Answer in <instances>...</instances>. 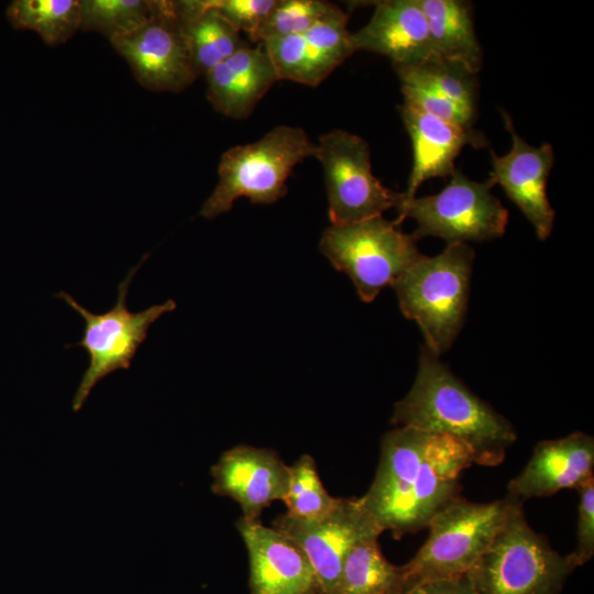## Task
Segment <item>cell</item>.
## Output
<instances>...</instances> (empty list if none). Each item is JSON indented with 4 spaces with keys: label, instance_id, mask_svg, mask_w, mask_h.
I'll use <instances>...</instances> for the list:
<instances>
[{
    "label": "cell",
    "instance_id": "ffe728a7",
    "mask_svg": "<svg viewBox=\"0 0 594 594\" xmlns=\"http://www.w3.org/2000/svg\"><path fill=\"white\" fill-rule=\"evenodd\" d=\"M207 98L216 111L245 119L268 89L279 80L262 44L248 45L206 74Z\"/></svg>",
    "mask_w": 594,
    "mask_h": 594
},
{
    "label": "cell",
    "instance_id": "603a6c76",
    "mask_svg": "<svg viewBox=\"0 0 594 594\" xmlns=\"http://www.w3.org/2000/svg\"><path fill=\"white\" fill-rule=\"evenodd\" d=\"M378 538L366 539L348 554L331 594H405L407 583L402 565L382 553Z\"/></svg>",
    "mask_w": 594,
    "mask_h": 594
},
{
    "label": "cell",
    "instance_id": "d4e9b609",
    "mask_svg": "<svg viewBox=\"0 0 594 594\" xmlns=\"http://www.w3.org/2000/svg\"><path fill=\"white\" fill-rule=\"evenodd\" d=\"M155 4L150 0L80 1V30L101 33L109 41L131 34L150 20Z\"/></svg>",
    "mask_w": 594,
    "mask_h": 594
},
{
    "label": "cell",
    "instance_id": "cb8c5ba5",
    "mask_svg": "<svg viewBox=\"0 0 594 594\" xmlns=\"http://www.w3.org/2000/svg\"><path fill=\"white\" fill-rule=\"evenodd\" d=\"M6 15L15 30L34 31L47 45L67 42L81 22L78 0H15Z\"/></svg>",
    "mask_w": 594,
    "mask_h": 594
},
{
    "label": "cell",
    "instance_id": "f546056e",
    "mask_svg": "<svg viewBox=\"0 0 594 594\" xmlns=\"http://www.w3.org/2000/svg\"><path fill=\"white\" fill-rule=\"evenodd\" d=\"M206 6L221 14L240 33L256 43L257 34L276 0H204Z\"/></svg>",
    "mask_w": 594,
    "mask_h": 594
},
{
    "label": "cell",
    "instance_id": "7a4b0ae2",
    "mask_svg": "<svg viewBox=\"0 0 594 594\" xmlns=\"http://www.w3.org/2000/svg\"><path fill=\"white\" fill-rule=\"evenodd\" d=\"M392 422L452 437L480 465L499 464L517 435L512 424L474 395L439 356L421 348L416 380L395 404Z\"/></svg>",
    "mask_w": 594,
    "mask_h": 594
},
{
    "label": "cell",
    "instance_id": "7402d4cb",
    "mask_svg": "<svg viewBox=\"0 0 594 594\" xmlns=\"http://www.w3.org/2000/svg\"><path fill=\"white\" fill-rule=\"evenodd\" d=\"M189 41L198 76L250 45L241 33L204 0L174 1Z\"/></svg>",
    "mask_w": 594,
    "mask_h": 594
},
{
    "label": "cell",
    "instance_id": "5bb4252c",
    "mask_svg": "<svg viewBox=\"0 0 594 594\" xmlns=\"http://www.w3.org/2000/svg\"><path fill=\"white\" fill-rule=\"evenodd\" d=\"M235 527L249 556L251 594H322L309 559L293 539L260 520L241 517Z\"/></svg>",
    "mask_w": 594,
    "mask_h": 594
},
{
    "label": "cell",
    "instance_id": "e0dca14e",
    "mask_svg": "<svg viewBox=\"0 0 594 594\" xmlns=\"http://www.w3.org/2000/svg\"><path fill=\"white\" fill-rule=\"evenodd\" d=\"M402 120L413 148V167L403 198L416 197L426 180L449 177L455 172L454 162L465 146L482 148L486 136L473 127L457 125L420 112L405 103L399 107Z\"/></svg>",
    "mask_w": 594,
    "mask_h": 594
},
{
    "label": "cell",
    "instance_id": "4316f807",
    "mask_svg": "<svg viewBox=\"0 0 594 594\" xmlns=\"http://www.w3.org/2000/svg\"><path fill=\"white\" fill-rule=\"evenodd\" d=\"M338 498L331 496L320 480L316 462L309 454L289 465V484L285 513L298 520H311L330 512Z\"/></svg>",
    "mask_w": 594,
    "mask_h": 594
},
{
    "label": "cell",
    "instance_id": "f1b7e54d",
    "mask_svg": "<svg viewBox=\"0 0 594 594\" xmlns=\"http://www.w3.org/2000/svg\"><path fill=\"white\" fill-rule=\"evenodd\" d=\"M402 87L405 105L437 119L461 125L473 127L475 117L447 100L421 82L405 67H394Z\"/></svg>",
    "mask_w": 594,
    "mask_h": 594
},
{
    "label": "cell",
    "instance_id": "ba28073f",
    "mask_svg": "<svg viewBox=\"0 0 594 594\" xmlns=\"http://www.w3.org/2000/svg\"><path fill=\"white\" fill-rule=\"evenodd\" d=\"M417 241L381 216L328 227L320 250L338 271L349 275L360 298L370 302L420 257Z\"/></svg>",
    "mask_w": 594,
    "mask_h": 594
},
{
    "label": "cell",
    "instance_id": "d6986e66",
    "mask_svg": "<svg viewBox=\"0 0 594 594\" xmlns=\"http://www.w3.org/2000/svg\"><path fill=\"white\" fill-rule=\"evenodd\" d=\"M356 51L388 57L394 67L414 65L433 55L427 21L417 0L375 2L370 21L351 33Z\"/></svg>",
    "mask_w": 594,
    "mask_h": 594
},
{
    "label": "cell",
    "instance_id": "30bf717a",
    "mask_svg": "<svg viewBox=\"0 0 594 594\" xmlns=\"http://www.w3.org/2000/svg\"><path fill=\"white\" fill-rule=\"evenodd\" d=\"M315 157L322 166L331 226L356 223L396 208L402 193L373 175L365 140L336 129L319 136Z\"/></svg>",
    "mask_w": 594,
    "mask_h": 594
},
{
    "label": "cell",
    "instance_id": "2e32d148",
    "mask_svg": "<svg viewBox=\"0 0 594 594\" xmlns=\"http://www.w3.org/2000/svg\"><path fill=\"white\" fill-rule=\"evenodd\" d=\"M348 20L349 15L338 8L301 34L260 44L268 53L279 80L315 87L354 53Z\"/></svg>",
    "mask_w": 594,
    "mask_h": 594
},
{
    "label": "cell",
    "instance_id": "44dd1931",
    "mask_svg": "<svg viewBox=\"0 0 594 594\" xmlns=\"http://www.w3.org/2000/svg\"><path fill=\"white\" fill-rule=\"evenodd\" d=\"M425 14L433 55L477 74L483 52L473 22L472 3L464 0H417Z\"/></svg>",
    "mask_w": 594,
    "mask_h": 594
},
{
    "label": "cell",
    "instance_id": "5b68a950",
    "mask_svg": "<svg viewBox=\"0 0 594 594\" xmlns=\"http://www.w3.org/2000/svg\"><path fill=\"white\" fill-rule=\"evenodd\" d=\"M521 501L508 495L491 503L460 496L429 521V536L415 557L402 565L407 591L415 585L468 574L491 547Z\"/></svg>",
    "mask_w": 594,
    "mask_h": 594
},
{
    "label": "cell",
    "instance_id": "9c48e42d",
    "mask_svg": "<svg viewBox=\"0 0 594 594\" xmlns=\"http://www.w3.org/2000/svg\"><path fill=\"white\" fill-rule=\"evenodd\" d=\"M492 179L472 180L461 170L450 176L449 184L438 194L405 200L398 206V226L406 218L416 221L411 233L417 240L438 237L448 244L486 241L505 233L508 211L492 194Z\"/></svg>",
    "mask_w": 594,
    "mask_h": 594
},
{
    "label": "cell",
    "instance_id": "1f68e13d",
    "mask_svg": "<svg viewBox=\"0 0 594 594\" xmlns=\"http://www.w3.org/2000/svg\"><path fill=\"white\" fill-rule=\"evenodd\" d=\"M405 594H476L468 574L425 582L415 585Z\"/></svg>",
    "mask_w": 594,
    "mask_h": 594
},
{
    "label": "cell",
    "instance_id": "9a60e30c",
    "mask_svg": "<svg viewBox=\"0 0 594 594\" xmlns=\"http://www.w3.org/2000/svg\"><path fill=\"white\" fill-rule=\"evenodd\" d=\"M211 491L235 501L242 518L260 520L275 501H284L289 484V465L272 450L235 446L211 466Z\"/></svg>",
    "mask_w": 594,
    "mask_h": 594
},
{
    "label": "cell",
    "instance_id": "4dcf8cb0",
    "mask_svg": "<svg viewBox=\"0 0 594 594\" xmlns=\"http://www.w3.org/2000/svg\"><path fill=\"white\" fill-rule=\"evenodd\" d=\"M576 491L578 541L575 550L568 554L575 568L587 562L594 554V477L587 480Z\"/></svg>",
    "mask_w": 594,
    "mask_h": 594
},
{
    "label": "cell",
    "instance_id": "52a82bcc",
    "mask_svg": "<svg viewBox=\"0 0 594 594\" xmlns=\"http://www.w3.org/2000/svg\"><path fill=\"white\" fill-rule=\"evenodd\" d=\"M148 254L131 268L118 286L114 306L106 312L96 314L80 304L73 296L59 292L56 297L63 299L84 319L81 339L67 348L80 346L88 355V366L84 372L73 398L72 408L79 411L94 387L106 376L119 370H129L140 345L147 338L150 327L164 314L175 310L176 302L168 299L142 311H131L127 305L128 292L133 276Z\"/></svg>",
    "mask_w": 594,
    "mask_h": 594
},
{
    "label": "cell",
    "instance_id": "83f0119b",
    "mask_svg": "<svg viewBox=\"0 0 594 594\" xmlns=\"http://www.w3.org/2000/svg\"><path fill=\"white\" fill-rule=\"evenodd\" d=\"M338 8L322 0H276L257 34L256 43L301 34Z\"/></svg>",
    "mask_w": 594,
    "mask_h": 594
},
{
    "label": "cell",
    "instance_id": "484cf974",
    "mask_svg": "<svg viewBox=\"0 0 594 594\" xmlns=\"http://www.w3.org/2000/svg\"><path fill=\"white\" fill-rule=\"evenodd\" d=\"M407 68L416 78L437 94L476 117V74L454 62L432 56L424 62L399 66Z\"/></svg>",
    "mask_w": 594,
    "mask_h": 594
},
{
    "label": "cell",
    "instance_id": "4fadbf2b",
    "mask_svg": "<svg viewBox=\"0 0 594 594\" xmlns=\"http://www.w3.org/2000/svg\"><path fill=\"white\" fill-rule=\"evenodd\" d=\"M512 147L505 155L491 151L490 179L498 184L535 229L540 241L551 234L556 211L547 196V182L554 165V152L549 143L528 144L515 131L512 118L502 112Z\"/></svg>",
    "mask_w": 594,
    "mask_h": 594
},
{
    "label": "cell",
    "instance_id": "8992f818",
    "mask_svg": "<svg viewBox=\"0 0 594 594\" xmlns=\"http://www.w3.org/2000/svg\"><path fill=\"white\" fill-rule=\"evenodd\" d=\"M574 569L532 530L518 503L468 575L476 594H559Z\"/></svg>",
    "mask_w": 594,
    "mask_h": 594
},
{
    "label": "cell",
    "instance_id": "8fae6325",
    "mask_svg": "<svg viewBox=\"0 0 594 594\" xmlns=\"http://www.w3.org/2000/svg\"><path fill=\"white\" fill-rule=\"evenodd\" d=\"M110 43L129 63L136 80L150 90L180 92L198 77L174 1H156L142 28Z\"/></svg>",
    "mask_w": 594,
    "mask_h": 594
},
{
    "label": "cell",
    "instance_id": "277c9868",
    "mask_svg": "<svg viewBox=\"0 0 594 594\" xmlns=\"http://www.w3.org/2000/svg\"><path fill=\"white\" fill-rule=\"evenodd\" d=\"M317 146L299 127L278 125L253 143L226 151L219 162V180L201 207L207 219L228 212L241 197L253 204H273L287 193L294 167L315 157Z\"/></svg>",
    "mask_w": 594,
    "mask_h": 594
},
{
    "label": "cell",
    "instance_id": "6da1fadb",
    "mask_svg": "<svg viewBox=\"0 0 594 594\" xmlns=\"http://www.w3.org/2000/svg\"><path fill=\"white\" fill-rule=\"evenodd\" d=\"M474 462L461 441L398 427L385 433L375 477L361 497L384 530L399 538L428 526L459 496V479Z\"/></svg>",
    "mask_w": 594,
    "mask_h": 594
},
{
    "label": "cell",
    "instance_id": "7c38bea8",
    "mask_svg": "<svg viewBox=\"0 0 594 594\" xmlns=\"http://www.w3.org/2000/svg\"><path fill=\"white\" fill-rule=\"evenodd\" d=\"M273 527L293 539L306 553L322 594L333 592L350 551L383 532L361 497L338 498L330 512L311 520H298L283 514L274 520Z\"/></svg>",
    "mask_w": 594,
    "mask_h": 594
},
{
    "label": "cell",
    "instance_id": "ac0fdd59",
    "mask_svg": "<svg viewBox=\"0 0 594 594\" xmlns=\"http://www.w3.org/2000/svg\"><path fill=\"white\" fill-rule=\"evenodd\" d=\"M594 439L574 432L540 441L524 470L508 484L510 496L522 501L546 497L564 488L578 490L593 476Z\"/></svg>",
    "mask_w": 594,
    "mask_h": 594
},
{
    "label": "cell",
    "instance_id": "3957f363",
    "mask_svg": "<svg viewBox=\"0 0 594 594\" xmlns=\"http://www.w3.org/2000/svg\"><path fill=\"white\" fill-rule=\"evenodd\" d=\"M474 251L448 244L436 256L420 257L391 286L403 315L417 322L426 346L440 356L458 337L468 307Z\"/></svg>",
    "mask_w": 594,
    "mask_h": 594
}]
</instances>
